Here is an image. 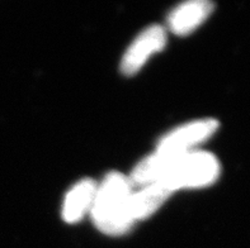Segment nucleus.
Listing matches in <instances>:
<instances>
[{
    "label": "nucleus",
    "instance_id": "nucleus-6",
    "mask_svg": "<svg viewBox=\"0 0 250 248\" xmlns=\"http://www.w3.org/2000/svg\"><path fill=\"white\" fill-rule=\"evenodd\" d=\"M98 184L92 179L78 181L67 191L62 204V219L69 224L78 223L85 214L90 213Z\"/></svg>",
    "mask_w": 250,
    "mask_h": 248
},
{
    "label": "nucleus",
    "instance_id": "nucleus-2",
    "mask_svg": "<svg viewBox=\"0 0 250 248\" xmlns=\"http://www.w3.org/2000/svg\"><path fill=\"white\" fill-rule=\"evenodd\" d=\"M220 173L221 166L215 154L196 150L173 158L159 182L173 194L181 189H200L212 185L219 179Z\"/></svg>",
    "mask_w": 250,
    "mask_h": 248
},
{
    "label": "nucleus",
    "instance_id": "nucleus-8",
    "mask_svg": "<svg viewBox=\"0 0 250 248\" xmlns=\"http://www.w3.org/2000/svg\"><path fill=\"white\" fill-rule=\"evenodd\" d=\"M174 157L177 156H168V154L159 153L156 151L146 156L135 166L131 175L128 176L132 186L136 185L143 188V186L160 181Z\"/></svg>",
    "mask_w": 250,
    "mask_h": 248
},
{
    "label": "nucleus",
    "instance_id": "nucleus-4",
    "mask_svg": "<svg viewBox=\"0 0 250 248\" xmlns=\"http://www.w3.org/2000/svg\"><path fill=\"white\" fill-rule=\"evenodd\" d=\"M167 44V31L159 24L144 29L132 41L121 61V71L126 76L139 73L150 57L160 52Z\"/></svg>",
    "mask_w": 250,
    "mask_h": 248
},
{
    "label": "nucleus",
    "instance_id": "nucleus-5",
    "mask_svg": "<svg viewBox=\"0 0 250 248\" xmlns=\"http://www.w3.org/2000/svg\"><path fill=\"white\" fill-rule=\"evenodd\" d=\"M208 0H190L179 4L169 13L168 28L177 36H187L200 28L213 12Z\"/></svg>",
    "mask_w": 250,
    "mask_h": 248
},
{
    "label": "nucleus",
    "instance_id": "nucleus-7",
    "mask_svg": "<svg viewBox=\"0 0 250 248\" xmlns=\"http://www.w3.org/2000/svg\"><path fill=\"white\" fill-rule=\"evenodd\" d=\"M170 195L171 192L160 182H154L143 186L139 191H133L131 198V210L135 222L147 219L152 214H155Z\"/></svg>",
    "mask_w": 250,
    "mask_h": 248
},
{
    "label": "nucleus",
    "instance_id": "nucleus-1",
    "mask_svg": "<svg viewBox=\"0 0 250 248\" xmlns=\"http://www.w3.org/2000/svg\"><path fill=\"white\" fill-rule=\"evenodd\" d=\"M133 186L124 173L112 171L98 184L90 215L95 227L108 236H122L132 228Z\"/></svg>",
    "mask_w": 250,
    "mask_h": 248
},
{
    "label": "nucleus",
    "instance_id": "nucleus-3",
    "mask_svg": "<svg viewBox=\"0 0 250 248\" xmlns=\"http://www.w3.org/2000/svg\"><path fill=\"white\" fill-rule=\"evenodd\" d=\"M217 129L219 122L213 118H203L186 123L163 135L155 151L168 156H182L196 151L197 146L211 138Z\"/></svg>",
    "mask_w": 250,
    "mask_h": 248
}]
</instances>
